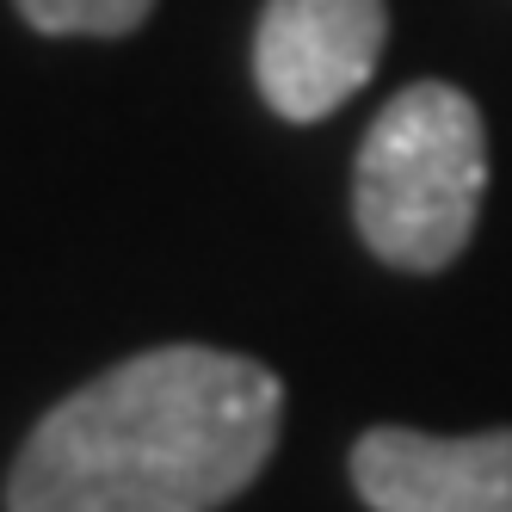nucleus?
<instances>
[{
    "label": "nucleus",
    "mask_w": 512,
    "mask_h": 512,
    "mask_svg": "<svg viewBox=\"0 0 512 512\" xmlns=\"http://www.w3.org/2000/svg\"><path fill=\"white\" fill-rule=\"evenodd\" d=\"M488 192V130L451 81L401 87L364 130L352 216L364 247L401 272H445L475 235Z\"/></svg>",
    "instance_id": "2"
},
{
    "label": "nucleus",
    "mask_w": 512,
    "mask_h": 512,
    "mask_svg": "<svg viewBox=\"0 0 512 512\" xmlns=\"http://www.w3.org/2000/svg\"><path fill=\"white\" fill-rule=\"evenodd\" d=\"M352 488L371 512H512V426L469 438L371 426L352 445Z\"/></svg>",
    "instance_id": "4"
},
{
    "label": "nucleus",
    "mask_w": 512,
    "mask_h": 512,
    "mask_svg": "<svg viewBox=\"0 0 512 512\" xmlns=\"http://www.w3.org/2000/svg\"><path fill=\"white\" fill-rule=\"evenodd\" d=\"M383 44V0H266L253 31V81L278 118L315 124L377 75Z\"/></svg>",
    "instance_id": "3"
},
{
    "label": "nucleus",
    "mask_w": 512,
    "mask_h": 512,
    "mask_svg": "<svg viewBox=\"0 0 512 512\" xmlns=\"http://www.w3.org/2000/svg\"><path fill=\"white\" fill-rule=\"evenodd\" d=\"M19 13L44 38H124L155 13V0H19Z\"/></svg>",
    "instance_id": "5"
},
{
    "label": "nucleus",
    "mask_w": 512,
    "mask_h": 512,
    "mask_svg": "<svg viewBox=\"0 0 512 512\" xmlns=\"http://www.w3.org/2000/svg\"><path fill=\"white\" fill-rule=\"evenodd\" d=\"M284 383L241 352L155 346L38 420L7 512H216L266 469Z\"/></svg>",
    "instance_id": "1"
}]
</instances>
